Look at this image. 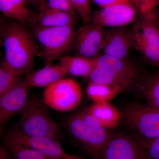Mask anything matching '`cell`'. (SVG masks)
Wrapping results in <instances>:
<instances>
[{
  "label": "cell",
  "instance_id": "1",
  "mask_svg": "<svg viewBox=\"0 0 159 159\" xmlns=\"http://www.w3.org/2000/svg\"><path fill=\"white\" fill-rule=\"evenodd\" d=\"M1 21V43L3 60L21 76L31 72L39 49L32 31L14 20L6 17Z\"/></svg>",
  "mask_w": 159,
  "mask_h": 159
},
{
  "label": "cell",
  "instance_id": "2",
  "mask_svg": "<svg viewBox=\"0 0 159 159\" xmlns=\"http://www.w3.org/2000/svg\"><path fill=\"white\" fill-rule=\"evenodd\" d=\"M143 77L140 67L132 61L102 54L97 57L95 68L89 79L90 81L115 87L122 92L138 86Z\"/></svg>",
  "mask_w": 159,
  "mask_h": 159
},
{
  "label": "cell",
  "instance_id": "3",
  "mask_svg": "<svg viewBox=\"0 0 159 159\" xmlns=\"http://www.w3.org/2000/svg\"><path fill=\"white\" fill-rule=\"evenodd\" d=\"M66 127L71 136L97 159L112 135L87 109L69 117Z\"/></svg>",
  "mask_w": 159,
  "mask_h": 159
},
{
  "label": "cell",
  "instance_id": "4",
  "mask_svg": "<svg viewBox=\"0 0 159 159\" xmlns=\"http://www.w3.org/2000/svg\"><path fill=\"white\" fill-rule=\"evenodd\" d=\"M16 126L24 134L34 137H47L58 140L62 130L52 119L48 107L38 98L28 99L19 112Z\"/></svg>",
  "mask_w": 159,
  "mask_h": 159
},
{
  "label": "cell",
  "instance_id": "5",
  "mask_svg": "<svg viewBox=\"0 0 159 159\" xmlns=\"http://www.w3.org/2000/svg\"><path fill=\"white\" fill-rule=\"evenodd\" d=\"M36 39L40 55L45 65L53 64L64 56L75 44L76 33L74 26L40 27L34 26L31 29ZM38 55V56H39Z\"/></svg>",
  "mask_w": 159,
  "mask_h": 159
},
{
  "label": "cell",
  "instance_id": "6",
  "mask_svg": "<svg viewBox=\"0 0 159 159\" xmlns=\"http://www.w3.org/2000/svg\"><path fill=\"white\" fill-rule=\"evenodd\" d=\"M154 9L141 14L132 29L134 48L151 65L159 67V25Z\"/></svg>",
  "mask_w": 159,
  "mask_h": 159
},
{
  "label": "cell",
  "instance_id": "7",
  "mask_svg": "<svg viewBox=\"0 0 159 159\" xmlns=\"http://www.w3.org/2000/svg\"><path fill=\"white\" fill-rule=\"evenodd\" d=\"M122 117L140 142L159 137V109L148 104H130L124 108Z\"/></svg>",
  "mask_w": 159,
  "mask_h": 159
},
{
  "label": "cell",
  "instance_id": "8",
  "mask_svg": "<svg viewBox=\"0 0 159 159\" xmlns=\"http://www.w3.org/2000/svg\"><path fill=\"white\" fill-rule=\"evenodd\" d=\"M82 97V89L79 83L72 78L64 77L45 88L43 100L48 107L67 112L77 108Z\"/></svg>",
  "mask_w": 159,
  "mask_h": 159
},
{
  "label": "cell",
  "instance_id": "9",
  "mask_svg": "<svg viewBox=\"0 0 159 159\" xmlns=\"http://www.w3.org/2000/svg\"><path fill=\"white\" fill-rule=\"evenodd\" d=\"M3 134L5 142L28 146L41 152L48 159H87L68 153L57 140L47 137L29 136L16 126L10 127Z\"/></svg>",
  "mask_w": 159,
  "mask_h": 159
},
{
  "label": "cell",
  "instance_id": "10",
  "mask_svg": "<svg viewBox=\"0 0 159 159\" xmlns=\"http://www.w3.org/2000/svg\"><path fill=\"white\" fill-rule=\"evenodd\" d=\"M100 159H147L145 148L134 136L112 134Z\"/></svg>",
  "mask_w": 159,
  "mask_h": 159
},
{
  "label": "cell",
  "instance_id": "11",
  "mask_svg": "<svg viewBox=\"0 0 159 159\" xmlns=\"http://www.w3.org/2000/svg\"><path fill=\"white\" fill-rule=\"evenodd\" d=\"M131 3L117 4L93 11L91 21L103 28L127 26L138 18Z\"/></svg>",
  "mask_w": 159,
  "mask_h": 159
},
{
  "label": "cell",
  "instance_id": "12",
  "mask_svg": "<svg viewBox=\"0 0 159 159\" xmlns=\"http://www.w3.org/2000/svg\"><path fill=\"white\" fill-rule=\"evenodd\" d=\"M134 48V38L132 28L127 26L107 28L104 30L102 51L103 54L124 59Z\"/></svg>",
  "mask_w": 159,
  "mask_h": 159
},
{
  "label": "cell",
  "instance_id": "13",
  "mask_svg": "<svg viewBox=\"0 0 159 159\" xmlns=\"http://www.w3.org/2000/svg\"><path fill=\"white\" fill-rule=\"evenodd\" d=\"M104 30L92 22L84 24L76 33L74 46L77 55L96 58L101 55Z\"/></svg>",
  "mask_w": 159,
  "mask_h": 159
},
{
  "label": "cell",
  "instance_id": "14",
  "mask_svg": "<svg viewBox=\"0 0 159 159\" xmlns=\"http://www.w3.org/2000/svg\"><path fill=\"white\" fill-rule=\"evenodd\" d=\"M29 86L24 80L0 96V130L16 114L20 112L28 101Z\"/></svg>",
  "mask_w": 159,
  "mask_h": 159
},
{
  "label": "cell",
  "instance_id": "15",
  "mask_svg": "<svg viewBox=\"0 0 159 159\" xmlns=\"http://www.w3.org/2000/svg\"><path fill=\"white\" fill-rule=\"evenodd\" d=\"M26 0H0V10L5 17L14 20L31 29L37 14L27 6Z\"/></svg>",
  "mask_w": 159,
  "mask_h": 159
},
{
  "label": "cell",
  "instance_id": "16",
  "mask_svg": "<svg viewBox=\"0 0 159 159\" xmlns=\"http://www.w3.org/2000/svg\"><path fill=\"white\" fill-rule=\"evenodd\" d=\"M69 75L66 69L60 65H45L44 67L26 74L24 80L31 88L47 87Z\"/></svg>",
  "mask_w": 159,
  "mask_h": 159
},
{
  "label": "cell",
  "instance_id": "17",
  "mask_svg": "<svg viewBox=\"0 0 159 159\" xmlns=\"http://www.w3.org/2000/svg\"><path fill=\"white\" fill-rule=\"evenodd\" d=\"M86 109L109 130L117 128L122 119V112L110 102L93 103Z\"/></svg>",
  "mask_w": 159,
  "mask_h": 159
},
{
  "label": "cell",
  "instance_id": "18",
  "mask_svg": "<svg viewBox=\"0 0 159 159\" xmlns=\"http://www.w3.org/2000/svg\"><path fill=\"white\" fill-rule=\"evenodd\" d=\"M77 15L66 11L51 9L46 5L37 14L35 25L40 27L74 26L77 22Z\"/></svg>",
  "mask_w": 159,
  "mask_h": 159
},
{
  "label": "cell",
  "instance_id": "19",
  "mask_svg": "<svg viewBox=\"0 0 159 159\" xmlns=\"http://www.w3.org/2000/svg\"><path fill=\"white\" fill-rule=\"evenodd\" d=\"M97 58H87L79 55L64 56L58 59V64L63 66L70 75L89 78L95 68Z\"/></svg>",
  "mask_w": 159,
  "mask_h": 159
},
{
  "label": "cell",
  "instance_id": "20",
  "mask_svg": "<svg viewBox=\"0 0 159 159\" xmlns=\"http://www.w3.org/2000/svg\"><path fill=\"white\" fill-rule=\"evenodd\" d=\"M88 97L93 103L110 102L118 94L122 93L119 89L112 86L90 81L85 90Z\"/></svg>",
  "mask_w": 159,
  "mask_h": 159
},
{
  "label": "cell",
  "instance_id": "21",
  "mask_svg": "<svg viewBox=\"0 0 159 159\" xmlns=\"http://www.w3.org/2000/svg\"><path fill=\"white\" fill-rule=\"evenodd\" d=\"M138 86L148 105L159 109V71L143 77Z\"/></svg>",
  "mask_w": 159,
  "mask_h": 159
},
{
  "label": "cell",
  "instance_id": "22",
  "mask_svg": "<svg viewBox=\"0 0 159 159\" xmlns=\"http://www.w3.org/2000/svg\"><path fill=\"white\" fill-rule=\"evenodd\" d=\"M21 76L2 60L0 64V96L21 81Z\"/></svg>",
  "mask_w": 159,
  "mask_h": 159
},
{
  "label": "cell",
  "instance_id": "23",
  "mask_svg": "<svg viewBox=\"0 0 159 159\" xmlns=\"http://www.w3.org/2000/svg\"><path fill=\"white\" fill-rule=\"evenodd\" d=\"M5 142V146L15 159H48L41 152L25 145Z\"/></svg>",
  "mask_w": 159,
  "mask_h": 159
},
{
  "label": "cell",
  "instance_id": "24",
  "mask_svg": "<svg viewBox=\"0 0 159 159\" xmlns=\"http://www.w3.org/2000/svg\"><path fill=\"white\" fill-rule=\"evenodd\" d=\"M77 15L82 19L84 24L90 22L93 11L91 0H69Z\"/></svg>",
  "mask_w": 159,
  "mask_h": 159
},
{
  "label": "cell",
  "instance_id": "25",
  "mask_svg": "<svg viewBox=\"0 0 159 159\" xmlns=\"http://www.w3.org/2000/svg\"><path fill=\"white\" fill-rule=\"evenodd\" d=\"M140 142L145 148L147 159H159V137Z\"/></svg>",
  "mask_w": 159,
  "mask_h": 159
},
{
  "label": "cell",
  "instance_id": "26",
  "mask_svg": "<svg viewBox=\"0 0 159 159\" xmlns=\"http://www.w3.org/2000/svg\"><path fill=\"white\" fill-rule=\"evenodd\" d=\"M46 6L51 9L77 14L69 0H47Z\"/></svg>",
  "mask_w": 159,
  "mask_h": 159
},
{
  "label": "cell",
  "instance_id": "27",
  "mask_svg": "<svg viewBox=\"0 0 159 159\" xmlns=\"http://www.w3.org/2000/svg\"><path fill=\"white\" fill-rule=\"evenodd\" d=\"M133 3L140 11L141 14H144L155 9L158 6V0H129Z\"/></svg>",
  "mask_w": 159,
  "mask_h": 159
},
{
  "label": "cell",
  "instance_id": "28",
  "mask_svg": "<svg viewBox=\"0 0 159 159\" xmlns=\"http://www.w3.org/2000/svg\"><path fill=\"white\" fill-rule=\"evenodd\" d=\"M94 2L100 8H105L108 6L122 4V3H127L131 2L129 0H91Z\"/></svg>",
  "mask_w": 159,
  "mask_h": 159
},
{
  "label": "cell",
  "instance_id": "29",
  "mask_svg": "<svg viewBox=\"0 0 159 159\" xmlns=\"http://www.w3.org/2000/svg\"><path fill=\"white\" fill-rule=\"evenodd\" d=\"M28 5L37 7L39 11H42L45 7L47 0H26Z\"/></svg>",
  "mask_w": 159,
  "mask_h": 159
},
{
  "label": "cell",
  "instance_id": "30",
  "mask_svg": "<svg viewBox=\"0 0 159 159\" xmlns=\"http://www.w3.org/2000/svg\"><path fill=\"white\" fill-rule=\"evenodd\" d=\"M9 153L10 152L6 146H2L1 148V159H9Z\"/></svg>",
  "mask_w": 159,
  "mask_h": 159
},
{
  "label": "cell",
  "instance_id": "31",
  "mask_svg": "<svg viewBox=\"0 0 159 159\" xmlns=\"http://www.w3.org/2000/svg\"><path fill=\"white\" fill-rule=\"evenodd\" d=\"M159 5V0H158V5ZM155 10V9H154ZM156 14L157 16L158 19V20H159V12H156Z\"/></svg>",
  "mask_w": 159,
  "mask_h": 159
},
{
  "label": "cell",
  "instance_id": "32",
  "mask_svg": "<svg viewBox=\"0 0 159 159\" xmlns=\"http://www.w3.org/2000/svg\"><path fill=\"white\" fill-rule=\"evenodd\" d=\"M158 24H159V20H158Z\"/></svg>",
  "mask_w": 159,
  "mask_h": 159
}]
</instances>
